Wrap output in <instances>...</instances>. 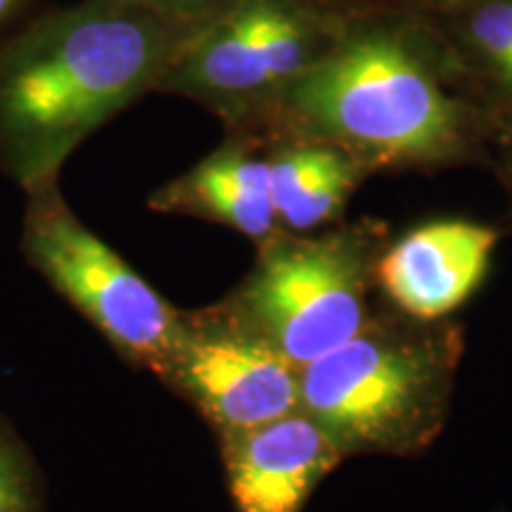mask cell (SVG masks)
Wrapping results in <instances>:
<instances>
[{
  "instance_id": "cell-1",
  "label": "cell",
  "mask_w": 512,
  "mask_h": 512,
  "mask_svg": "<svg viewBox=\"0 0 512 512\" xmlns=\"http://www.w3.org/2000/svg\"><path fill=\"white\" fill-rule=\"evenodd\" d=\"M195 29L124 0L31 15L0 41V174L24 192L60 181L93 133L157 93Z\"/></svg>"
},
{
  "instance_id": "cell-2",
  "label": "cell",
  "mask_w": 512,
  "mask_h": 512,
  "mask_svg": "<svg viewBox=\"0 0 512 512\" xmlns=\"http://www.w3.org/2000/svg\"><path fill=\"white\" fill-rule=\"evenodd\" d=\"M266 140L311 138L377 169H430L472 155L475 117L430 64L387 36L349 38L299 74L245 128Z\"/></svg>"
},
{
  "instance_id": "cell-3",
  "label": "cell",
  "mask_w": 512,
  "mask_h": 512,
  "mask_svg": "<svg viewBox=\"0 0 512 512\" xmlns=\"http://www.w3.org/2000/svg\"><path fill=\"white\" fill-rule=\"evenodd\" d=\"M465 330L382 299L363 328L299 368V411L344 458H415L437 444L456 396Z\"/></svg>"
},
{
  "instance_id": "cell-4",
  "label": "cell",
  "mask_w": 512,
  "mask_h": 512,
  "mask_svg": "<svg viewBox=\"0 0 512 512\" xmlns=\"http://www.w3.org/2000/svg\"><path fill=\"white\" fill-rule=\"evenodd\" d=\"M392 240L382 223H335L318 233L278 230L256 245L245 278L219 309L294 368L337 349L373 316L377 264Z\"/></svg>"
},
{
  "instance_id": "cell-5",
  "label": "cell",
  "mask_w": 512,
  "mask_h": 512,
  "mask_svg": "<svg viewBox=\"0 0 512 512\" xmlns=\"http://www.w3.org/2000/svg\"><path fill=\"white\" fill-rule=\"evenodd\" d=\"M316 0H228L183 43L157 93L200 102L245 131L332 46Z\"/></svg>"
},
{
  "instance_id": "cell-6",
  "label": "cell",
  "mask_w": 512,
  "mask_h": 512,
  "mask_svg": "<svg viewBox=\"0 0 512 512\" xmlns=\"http://www.w3.org/2000/svg\"><path fill=\"white\" fill-rule=\"evenodd\" d=\"M19 249L27 264L81 313L128 366L157 375L181 309L83 223L60 181L24 192Z\"/></svg>"
},
{
  "instance_id": "cell-7",
  "label": "cell",
  "mask_w": 512,
  "mask_h": 512,
  "mask_svg": "<svg viewBox=\"0 0 512 512\" xmlns=\"http://www.w3.org/2000/svg\"><path fill=\"white\" fill-rule=\"evenodd\" d=\"M155 377L202 415L216 439L299 408V368L216 302L181 309L176 337Z\"/></svg>"
},
{
  "instance_id": "cell-8",
  "label": "cell",
  "mask_w": 512,
  "mask_h": 512,
  "mask_svg": "<svg viewBox=\"0 0 512 512\" xmlns=\"http://www.w3.org/2000/svg\"><path fill=\"white\" fill-rule=\"evenodd\" d=\"M498 240L496 228L477 221L420 223L387 242L377 264V290L413 318H451L482 287Z\"/></svg>"
},
{
  "instance_id": "cell-9",
  "label": "cell",
  "mask_w": 512,
  "mask_h": 512,
  "mask_svg": "<svg viewBox=\"0 0 512 512\" xmlns=\"http://www.w3.org/2000/svg\"><path fill=\"white\" fill-rule=\"evenodd\" d=\"M219 446L233 512H304L313 491L347 460L299 408L223 434Z\"/></svg>"
},
{
  "instance_id": "cell-10",
  "label": "cell",
  "mask_w": 512,
  "mask_h": 512,
  "mask_svg": "<svg viewBox=\"0 0 512 512\" xmlns=\"http://www.w3.org/2000/svg\"><path fill=\"white\" fill-rule=\"evenodd\" d=\"M157 214L190 216L219 223L256 245L280 230L271 200L266 143L245 131L228 138L185 174L171 178L147 197Z\"/></svg>"
},
{
  "instance_id": "cell-11",
  "label": "cell",
  "mask_w": 512,
  "mask_h": 512,
  "mask_svg": "<svg viewBox=\"0 0 512 512\" xmlns=\"http://www.w3.org/2000/svg\"><path fill=\"white\" fill-rule=\"evenodd\" d=\"M271 200L280 230L318 233L342 219L370 171L342 147L311 138L266 140Z\"/></svg>"
},
{
  "instance_id": "cell-12",
  "label": "cell",
  "mask_w": 512,
  "mask_h": 512,
  "mask_svg": "<svg viewBox=\"0 0 512 512\" xmlns=\"http://www.w3.org/2000/svg\"><path fill=\"white\" fill-rule=\"evenodd\" d=\"M46 510V477L17 427L0 413V512Z\"/></svg>"
},
{
  "instance_id": "cell-13",
  "label": "cell",
  "mask_w": 512,
  "mask_h": 512,
  "mask_svg": "<svg viewBox=\"0 0 512 512\" xmlns=\"http://www.w3.org/2000/svg\"><path fill=\"white\" fill-rule=\"evenodd\" d=\"M124 3L138 5V8L157 12V15L200 27L202 22L214 17L221 8H226L228 0H124Z\"/></svg>"
},
{
  "instance_id": "cell-14",
  "label": "cell",
  "mask_w": 512,
  "mask_h": 512,
  "mask_svg": "<svg viewBox=\"0 0 512 512\" xmlns=\"http://www.w3.org/2000/svg\"><path fill=\"white\" fill-rule=\"evenodd\" d=\"M36 3L38 0H0V41H5L31 15H36Z\"/></svg>"
},
{
  "instance_id": "cell-15",
  "label": "cell",
  "mask_w": 512,
  "mask_h": 512,
  "mask_svg": "<svg viewBox=\"0 0 512 512\" xmlns=\"http://www.w3.org/2000/svg\"><path fill=\"white\" fill-rule=\"evenodd\" d=\"M505 147H503V181L505 188H508V197H510V221H512V126L505 136Z\"/></svg>"
}]
</instances>
